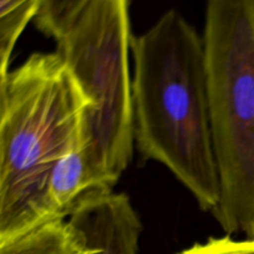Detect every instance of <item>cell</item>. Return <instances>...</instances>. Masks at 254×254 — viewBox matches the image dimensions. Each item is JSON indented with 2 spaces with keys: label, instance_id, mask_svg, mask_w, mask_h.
Masks as SVG:
<instances>
[{
  "label": "cell",
  "instance_id": "2",
  "mask_svg": "<svg viewBox=\"0 0 254 254\" xmlns=\"http://www.w3.org/2000/svg\"><path fill=\"white\" fill-rule=\"evenodd\" d=\"M89 109L56 51L35 52L0 78V241L59 218L49 201L50 176L81 143Z\"/></svg>",
  "mask_w": 254,
  "mask_h": 254
},
{
  "label": "cell",
  "instance_id": "1",
  "mask_svg": "<svg viewBox=\"0 0 254 254\" xmlns=\"http://www.w3.org/2000/svg\"><path fill=\"white\" fill-rule=\"evenodd\" d=\"M134 145L165 166L213 215L221 183L211 126L202 36L176 10L164 12L131 45Z\"/></svg>",
  "mask_w": 254,
  "mask_h": 254
},
{
  "label": "cell",
  "instance_id": "9",
  "mask_svg": "<svg viewBox=\"0 0 254 254\" xmlns=\"http://www.w3.org/2000/svg\"><path fill=\"white\" fill-rule=\"evenodd\" d=\"M88 0H42L35 25L44 35L54 37L60 27L73 16Z\"/></svg>",
  "mask_w": 254,
  "mask_h": 254
},
{
  "label": "cell",
  "instance_id": "7",
  "mask_svg": "<svg viewBox=\"0 0 254 254\" xmlns=\"http://www.w3.org/2000/svg\"><path fill=\"white\" fill-rule=\"evenodd\" d=\"M94 190L97 189L79 143L57 161L50 176L47 193L54 215L68 217L77 203Z\"/></svg>",
  "mask_w": 254,
  "mask_h": 254
},
{
  "label": "cell",
  "instance_id": "3",
  "mask_svg": "<svg viewBox=\"0 0 254 254\" xmlns=\"http://www.w3.org/2000/svg\"><path fill=\"white\" fill-rule=\"evenodd\" d=\"M130 0H88L52 39L91 101L82 149L96 189L113 190L134 150Z\"/></svg>",
  "mask_w": 254,
  "mask_h": 254
},
{
  "label": "cell",
  "instance_id": "10",
  "mask_svg": "<svg viewBox=\"0 0 254 254\" xmlns=\"http://www.w3.org/2000/svg\"><path fill=\"white\" fill-rule=\"evenodd\" d=\"M178 254H254V240H235L232 236L210 238L203 243H196Z\"/></svg>",
  "mask_w": 254,
  "mask_h": 254
},
{
  "label": "cell",
  "instance_id": "5",
  "mask_svg": "<svg viewBox=\"0 0 254 254\" xmlns=\"http://www.w3.org/2000/svg\"><path fill=\"white\" fill-rule=\"evenodd\" d=\"M68 221L83 236L91 254H138L143 225L126 193L91 191Z\"/></svg>",
  "mask_w": 254,
  "mask_h": 254
},
{
  "label": "cell",
  "instance_id": "4",
  "mask_svg": "<svg viewBox=\"0 0 254 254\" xmlns=\"http://www.w3.org/2000/svg\"><path fill=\"white\" fill-rule=\"evenodd\" d=\"M202 39L221 183L213 216L227 236L254 240V0H207Z\"/></svg>",
  "mask_w": 254,
  "mask_h": 254
},
{
  "label": "cell",
  "instance_id": "8",
  "mask_svg": "<svg viewBox=\"0 0 254 254\" xmlns=\"http://www.w3.org/2000/svg\"><path fill=\"white\" fill-rule=\"evenodd\" d=\"M42 0H0V78L9 72L20 35L35 20Z\"/></svg>",
  "mask_w": 254,
  "mask_h": 254
},
{
  "label": "cell",
  "instance_id": "6",
  "mask_svg": "<svg viewBox=\"0 0 254 254\" xmlns=\"http://www.w3.org/2000/svg\"><path fill=\"white\" fill-rule=\"evenodd\" d=\"M0 254H91V248L68 220L59 217L0 241Z\"/></svg>",
  "mask_w": 254,
  "mask_h": 254
}]
</instances>
